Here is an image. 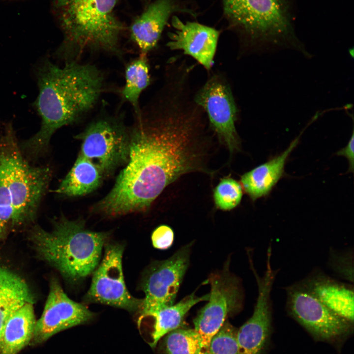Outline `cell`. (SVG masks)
<instances>
[{
    "mask_svg": "<svg viewBox=\"0 0 354 354\" xmlns=\"http://www.w3.org/2000/svg\"><path fill=\"white\" fill-rule=\"evenodd\" d=\"M151 238L154 248L165 250L170 248L172 245L174 239V233L169 226L162 225L153 231Z\"/></svg>",
    "mask_w": 354,
    "mask_h": 354,
    "instance_id": "28",
    "label": "cell"
},
{
    "mask_svg": "<svg viewBox=\"0 0 354 354\" xmlns=\"http://www.w3.org/2000/svg\"><path fill=\"white\" fill-rule=\"evenodd\" d=\"M93 316L86 306L71 299L59 282L53 279L43 312L36 321L34 342H43L61 331L88 322Z\"/></svg>",
    "mask_w": 354,
    "mask_h": 354,
    "instance_id": "14",
    "label": "cell"
},
{
    "mask_svg": "<svg viewBox=\"0 0 354 354\" xmlns=\"http://www.w3.org/2000/svg\"><path fill=\"white\" fill-rule=\"evenodd\" d=\"M165 354H203L199 337L194 329H174L164 337Z\"/></svg>",
    "mask_w": 354,
    "mask_h": 354,
    "instance_id": "24",
    "label": "cell"
},
{
    "mask_svg": "<svg viewBox=\"0 0 354 354\" xmlns=\"http://www.w3.org/2000/svg\"><path fill=\"white\" fill-rule=\"evenodd\" d=\"M125 83L122 89L123 97L132 106L138 115L141 111L139 99L142 92L150 84L149 65L146 56H140L126 67Z\"/></svg>",
    "mask_w": 354,
    "mask_h": 354,
    "instance_id": "23",
    "label": "cell"
},
{
    "mask_svg": "<svg viewBox=\"0 0 354 354\" xmlns=\"http://www.w3.org/2000/svg\"><path fill=\"white\" fill-rule=\"evenodd\" d=\"M107 235L87 229L82 221L62 217L47 231L35 227L31 239L39 256L67 279L78 281L98 266Z\"/></svg>",
    "mask_w": 354,
    "mask_h": 354,
    "instance_id": "5",
    "label": "cell"
},
{
    "mask_svg": "<svg viewBox=\"0 0 354 354\" xmlns=\"http://www.w3.org/2000/svg\"><path fill=\"white\" fill-rule=\"evenodd\" d=\"M33 298L26 282L18 275L0 265V339L4 326L11 315Z\"/></svg>",
    "mask_w": 354,
    "mask_h": 354,
    "instance_id": "21",
    "label": "cell"
},
{
    "mask_svg": "<svg viewBox=\"0 0 354 354\" xmlns=\"http://www.w3.org/2000/svg\"><path fill=\"white\" fill-rule=\"evenodd\" d=\"M76 138L82 141L80 154L95 164L103 176L128 160L129 132L117 118H99Z\"/></svg>",
    "mask_w": 354,
    "mask_h": 354,
    "instance_id": "7",
    "label": "cell"
},
{
    "mask_svg": "<svg viewBox=\"0 0 354 354\" xmlns=\"http://www.w3.org/2000/svg\"><path fill=\"white\" fill-rule=\"evenodd\" d=\"M36 74L39 93L34 105L41 126L22 145V149L34 157L47 149L58 129L77 121L94 107L104 81L94 65L70 61L59 67L48 58L39 64Z\"/></svg>",
    "mask_w": 354,
    "mask_h": 354,
    "instance_id": "2",
    "label": "cell"
},
{
    "mask_svg": "<svg viewBox=\"0 0 354 354\" xmlns=\"http://www.w3.org/2000/svg\"><path fill=\"white\" fill-rule=\"evenodd\" d=\"M178 10L174 0H156L134 20L130 35L141 55L147 56L157 46L170 16Z\"/></svg>",
    "mask_w": 354,
    "mask_h": 354,
    "instance_id": "17",
    "label": "cell"
},
{
    "mask_svg": "<svg viewBox=\"0 0 354 354\" xmlns=\"http://www.w3.org/2000/svg\"><path fill=\"white\" fill-rule=\"evenodd\" d=\"M192 245L190 243L183 246L169 258L157 261L147 269L142 283L145 296L139 321L174 303L189 264Z\"/></svg>",
    "mask_w": 354,
    "mask_h": 354,
    "instance_id": "11",
    "label": "cell"
},
{
    "mask_svg": "<svg viewBox=\"0 0 354 354\" xmlns=\"http://www.w3.org/2000/svg\"><path fill=\"white\" fill-rule=\"evenodd\" d=\"M123 247L108 245L103 259L93 271L87 301L104 304L129 311H139L142 299L133 297L126 287L122 270Z\"/></svg>",
    "mask_w": 354,
    "mask_h": 354,
    "instance_id": "12",
    "label": "cell"
},
{
    "mask_svg": "<svg viewBox=\"0 0 354 354\" xmlns=\"http://www.w3.org/2000/svg\"><path fill=\"white\" fill-rule=\"evenodd\" d=\"M289 314L314 339L336 342L350 334L353 323L328 308L299 282L286 288Z\"/></svg>",
    "mask_w": 354,
    "mask_h": 354,
    "instance_id": "10",
    "label": "cell"
},
{
    "mask_svg": "<svg viewBox=\"0 0 354 354\" xmlns=\"http://www.w3.org/2000/svg\"><path fill=\"white\" fill-rule=\"evenodd\" d=\"M244 52L291 48L308 56L294 27V0H222Z\"/></svg>",
    "mask_w": 354,
    "mask_h": 354,
    "instance_id": "4",
    "label": "cell"
},
{
    "mask_svg": "<svg viewBox=\"0 0 354 354\" xmlns=\"http://www.w3.org/2000/svg\"><path fill=\"white\" fill-rule=\"evenodd\" d=\"M236 331L228 321L211 339L204 354H238Z\"/></svg>",
    "mask_w": 354,
    "mask_h": 354,
    "instance_id": "27",
    "label": "cell"
},
{
    "mask_svg": "<svg viewBox=\"0 0 354 354\" xmlns=\"http://www.w3.org/2000/svg\"><path fill=\"white\" fill-rule=\"evenodd\" d=\"M333 312L354 323V287L315 271L299 282Z\"/></svg>",
    "mask_w": 354,
    "mask_h": 354,
    "instance_id": "16",
    "label": "cell"
},
{
    "mask_svg": "<svg viewBox=\"0 0 354 354\" xmlns=\"http://www.w3.org/2000/svg\"><path fill=\"white\" fill-rule=\"evenodd\" d=\"M207 117L210 127L230 154L238 150L240 140L236 122L238 110L231 86L225 76L215 72L193 95Z\"/></svg>",
    "mask_w": 354,
    "mask_h": 354,
    "instance_id": "9",
    "label": "cell"
},
{
    "mask_svg": "<svg viewBox=\"0 0 354 354\" xmlns=\"http://www.w3.org/2000/svg\"><path fill=\"white\" fill-rule=\"evenodd\" d=\"M175 30L169 34L167 46L181 50L209 71L214 63L220 32L216 29L196 22L183 23L177 16L172 18Z\"/></svg>",
    "mask_w": 354,
    "mask_h": 354,
    "instance_id": "15",
    "label": "cell"
},
{
    "mask_svg": "<svg viewBox=\"0 0 354 354\" xmlns=\"http://www.w3.org/2000/svg\"><path fill=\"white\" fill-rule=\"evenodd\" d=\"M103 177L102 173L95 164L79 154L55 192L70 197L86 195L99 186Z\"/></svg>",
    "mask_w": 354,
    "mask_h": 354,
    "instance_id": "22",
    "label": "cell"
},
{
    "mask_svg": "<svg viewBox=\"0 0 354 354\" xmlns=\"http://www.w3.org/2000/svg\"><path fill=\"white\" fill-rule=\"evenodd\" d=\"M209 294L197 296L195 292L187 295L176 304L161 308L148 317L139 321L150 318L153 323L150 326L148 343L154 348L158 341L170 331L180 327L185 316L196 304L207 301Z\"/></svg>",
    "mask_w": 354,
    "mask_h": 354,
    "instance_id": "20",
    "label": "cell"
},
{
    "mask_svg": "<svg viewBox=\"0 0 354 354\" xmlns=\"http://www.w3.org/2000/svg\"><path fill=\"white\" fill-rule=\"evenodd\" d=\"M228 266L209 277L210 292L207 303L201 309L193 322L203 354L228 315L242 307L243 295L239 281L229 271Z\"/></svg>",
    "mask_w": 354,
    "mask_h": 354,
    "instance_id": "8",
    "label": "cell"
},
{
    "mask_svg": "<svg viewBox=\"0 0 354 354\" xmlns=\"http://www.w3.org/2000/svg\"><path fill=\"white\" fill-rule=\"evenodd\" d=\"M271 253L267 252L266 269L259 276L251 267L257 282L258 295L251 317L236 331L238 354H261L269 339L271 329L272 306L271 292L278 272L271 264Z\"/></svg>",
    "mask_w": 354,
    "mask_h": 354,
    "instance_id": "13",
    "label": "cell"
},
{
    "mask_svg": "<svg viewBox=\"0 0 354 354\" xmlns=\"http://www.w3.org/2000/svg\"><path fill=\"white\" fill-rule=\"evenodd\" d=\"M137 116L129 132L126 165L94 207L108 216L146 211L182 175L209 173L205 165L206 122L196 106L178 96H166Z\"/></svg>",
    "mask_w": 354,
    "mask_h": 354,
    "instance_id": "1",
    "label": "cell"
},
{
    "mask_svg": "<svg viewBox=\"0 0 354 354\" xmlns=\"http://www.w3.org/2000/svg\"><path fill=\"white\" fill-rule=\"evenodd\" d=\"M14 210L13 226L32 220L51 178L47 167L30 166L24 158L11 125L0 135Z\"/></svg>",
    "mask_w": 354,
    "mask_h": 354,
    "instance_id": "6",
    "label": "cell"
},
{
    "mask_svg": "<svg viewBox=\"0 0 354 354\" xmlns=\"http://www.w3.org/2000/svg\"><path fill=\"white\" fill-rule=\"evenodd\" d=\"M336 154L345 156L348 160L349 163V171H354V133L350 139L347 145L342 149L339 150Z\"/></svg>",
    "mask_w": 354,
    "mask_h": 354,
    "instance_id": "29",
    "label": "cell"
},
{
    "mask_svg": "<svg viewBox=\"0 0 354 354\" xmlns=\"http://www.w3.org/2000/svg\"><path fill=\"white\" fill-rule=\"evenodd\" d=\"M14 210L8 185L7 170L5 155L0 140V238L9 227L13 226Z\"/></svg>",
    "mask_w": 354,
    "mask_h": 354,
    "instance_id": "25",
    "label": "cell"
},
{
    "mask_svg": "<svg viewBox=\"0 0 354 354\" xmlns=\"http://www.w3.org/2000/svg\"><path fill=\"white\" fill-rule=\"evenodd\" d=\"M298 139H295L280 155L241 176V186L252 201L268 195L283 177L287 160L298 144Z\"/></svg>",
    "mask_w": 354,
    "mask_h": 354,
    "instance_id": "18",
    "label": "cell"
},
{
    "mask_svg": "<svg viewBox=\"0 0 354 354\" xmlns=\"http://www.w3.org/2000/svg\"><path fill=\"white\" fill-rule=\"evenodd\" d=\"M36 320L32 303H27L6 321L0 339V354H17L33 338Z\"/></svg>",
    "mask_w": 354,
    "mask_h": 354,
    "instance_id": "19",
    "label": "cell"
},
{
    "mask_svg": "<svg viewBox=\"0 0 354 354\" xmlns=\"http://www.w3.org/2000/svg\"><path fill=\"white\" fill-rule=\"evenodd\" d=\"M242 197L241 184L229 177L221 179L213 190L215 205L222 210H230L236 207L240 203Z\"/></svg>",
    "mask_w": 354,
    "mask_h": 354,
    "instance_id": "26",
    "label": "cell"
},
{
    "mask_svg": "<svg viewBox=\"0 0 354 354\" xmlns=\"http://www.w3.org/2000/svg\"><path fill=\"white\" fill-rule=\"evenodd\" d=\"M117 0H56L63 39L57 51L66 62L85 51L119 52L124 27L115 14Z\"/></svg>",
    "mask_w": 354,
    "mask_h": 354,
    "instance_id": "3",
    "label": "cell"
}]
</instances>
